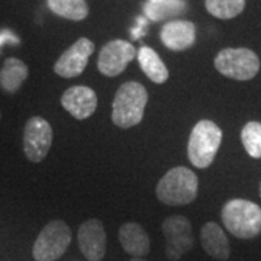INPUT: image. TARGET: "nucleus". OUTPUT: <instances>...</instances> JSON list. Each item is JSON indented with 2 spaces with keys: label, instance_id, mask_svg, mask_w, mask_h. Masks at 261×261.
I'll return each mask as SVG.
<instances>
[{
  "label": "nucleus",
  "instance_id": "f257e3e1",
  "mask_svg": "<svg viewBox=\"0 0 261 261\" xmlns=\"http://www.w3.org/2000/svg\"><path fill=\"white\" fill-rule=\"evenodd\" d=\"M148 102L147 89L138 82H126L116 90L112 103V121L122 128L129 129L137 126L145 112V106Z\"/></svg>",
  "mask_w": 261,
  "mask_h": 261
},
{
  "label": "nucleus",
  "instance_id": "f03ea898",
  "mask_svg": "<svg viewBox=\"0 0 261 261\" xmlns=\"http://www.w3.org/2000/svg\"><path fill=\"white\" fill-rule=\"evenodd\" d=\"M199 178L190 168L178 166L168 170L160 178L155 195L161 203L168 206H185L192 203L197 196Z\"/></svg>",
  "mask_w": 261,
  "mask_h": 261
},
{
  "label": "nucleus",
  "instance_id": "7ed1b4c3",
  "mask_svg": "<svg viewBox=\"0 0 261 261\" xmlns=\"http://www.w3.org/2000/svg\"><path fill=\"white\" fill-rule=\"evenodd\" d=\"M224 226L233 237L251 240L261 233V207L245 199H232L222 207Z\"/></svg>",
  "mask_w": 261,
  "mask_h": 261
},
{
  "label": "nucleus",
  "instance_id": "20e7f679",
  "mask_svg": "<svg viewBox=\"0 0 261 261\" xmlns=\"http://www.w3.org/2000/svg\"><path fill=\"white\" fill-rule=\"evenodd\" d=\"M222 142V129L209 119H202L190 132L187 157L196 168H207L214 163Z\"/></svg>",
  "mask_w": 261,
  "mask_h": 261
},
{
  "label": "nucleus",
  "instance_id": "39448f33",
  "mask_svg": "<svg viewBox=\"0 0 261 261\" xmlns=\"http://www.w3.org/2000/svg\"><path fill=\"white\" fill-rule=\"evenodd\" d=\"M215 68L228 79L247 82L260 71V58L248 48H225L215 57Z\"/></svg>",
  "mask_w": 261,
  "mask_h": 261
},
{
  "label": "nucleus",
  "instance_id": "423d86ee",
  "mask_svg": "<svg viewBox=\"0 0 261 261\" xmlns=\"http://www.w3.org/2000/svg\"><path fill=\"white\" fill-rule=\"evenodd\" d=\"M71 229L61 219L48 222L35 240L32 255L35 261H56L71 243Z\"/></svg>",
  "mask_w": 261,
  "mask_h": 261
},
{
  "label": "nucleus",
  "instance_id": "0eeeda50",
  "mask_svg": "<svg viewBox=\"0 0 261 261\" xmlns=\"http://www.w3.org/2000/svg\"><path fill=\"white\" fill-rule=\"evenodd\" d=\"M163 233L166 238V257L168 261L180 260L193 248L192 224L183 215H173L164 219Z\"/></svg>",
  "mask_w": 261,
  "mask_h": 261
},
{
  "label": "nucleus",
  "instance_id": "6e6552de",
  "mask_svg": "<svg viewBox=\"0 0 261 261\" xmlns=\"http://www.w3.org/2000/svg\"><path fill=\"white\" fill-rule=\"evenodd\" d=\"M54 132L49 122L41 116H32L23 129V152L32 163H41L53 145Z\"/></svg>",
  "mask_w": 261,
  "mask_h": 261
},
{
  "label": "nucleus",
  "instance_id": "1a4fd4ad",
  "mask_svg": "<svg viewBox=\"0 0 261 261\" xmlns=\"http://www.w3.org/2000/svg\"><path fill=\"white\" fill-rule=\"evenodd\" d=\"M135 57L134 45L125 39H113L105 44L99 53L97 68L106 77H116L125 71Z\"/></svg>",
  "mask_w": 261,
  "mask_h": 261
},
{
  "label": "nucleus",
  "instance_id": "9d476101",
  "mask_svg": "<svg viewBox=\"0 0 261 261\" xmlns=\"http://www.w3.org/2000/svg\"><path fill=\"white\" fill-rule=\"evenodd\" d=\"M94 53V44L89 38L77 39L71 47L64 51L57 60L54 71L63 79H73L80 75L89 64V58Z\"/></svg>",
  "mask_w": 261,
  "mask_h": 261
},
{
  "label": "nucleus",
  "instance_id": "9b49d317",
  "mask_svg": "<svg viewBox=\"0 0 261 261\" xmlns=\"http://www.w3.org/2000/svg\"><path fill=\"white\" fill-rule=\"evenodd\" d=\"M80 251L89 261H102L106 254V232L100 219H87L77 233Z\"/></svg>",
  "mask_w": 261,
  "mask_h": 261
},
{
  "label": "nucleus",
  "instance_id": "f8f14e48",
  "mask_svg": "<svg viewBox=\"0 0 261 261\" xmlns=\"http://www.w3.org/2000/svg\"><path fill=\"white\" fill-rule=\"evenodd\" d=\"M61 106L73 118L83 121L90 118L97 108V96L87 86H73L61 96Z\"/></svg>",
  "mask_w": 261,
  "mask_h": 261
},
{
  "label": "nucleus",
  "instance_id": "ddd939ff",
  "mask_svg": "<svg viewBox=\"0 0 261 261\" xmlns=\"http://www.w3.org/2000/svg\"><path fill=\"white\" fill-rule=\"evenodd\" d=\"M161 42L171 51H185L196 41L195 23L190 20L176 19L167 22L160 32Z\"/></svg>",
  "mask_w": 261,
  "mask_h": 261
},
{
  "label": "nucleus",
  "instance_id": "4468645a",
  "mask_svg": "<svg viewBox=\"0 0 261 261\" xmlns=\"http://www.w3.org/2000/svg\"><path fill=\"white\" fill-rule=\"evenodd\" d=\"M200 243L207 255L219 261H225L231 255L229 241L224 229L216 222H206L200 229Z\"/></svg>",
  "mask_w": 261,
  "mask_h": 261
},
{
  "label": "nucleus",
  "instance_id": "2eb2a0df",
  "mask_svg": "<svg viewBox=\"0 0 261 261\" xmlns=\"http://www.w3.org/2000/svg\"><path fill=\"white\" fill-rule=\"evenodd\" d=\"M119 243L125 252L134 258H142L148 255L151 244L148 233L137 222H126L119 228Z\"/></svg>",
  "mask_w": 261,
  "mask_h": 261
},
{
  "label": "nucleus",
  "instance_id": "dca6fc26",
  "mask_svg": "<svg viewBox=\"0 0 261 261\" xmlns=\"http://www.w3.org/2000/svg\"><path fill=\"white\" fill-rule=\"evenodd\" d=\"M187 9L186 0H148L144 6V13L152 22H170L183 16Z\"/></svg>",
  "mask_w": 261,
  "mask_h": 261
},
{
  "label": "nucleus",
  "instance_id": "f3484780",
  "mask_svg": "<svg viewBox=\"0 0 261 261\" xmlns=\"http://www.w3.org/2000/svg\"><path fill=\"white\" fill-rule=\"evenodd\" d=\"M29 68L22 60L9 57L0 68V89L5 93H16L28 79Z\"/></svg>",
  "mask_w": 261,
  "mask_h": 261
},
{
  "label": "nucleus",
  "instance_id": "a211bd4d",
  "mask_svg": "<svg viewBox=\"0 0 261 261\" xmlns=\"http://www.w3.org/2000/svg\"><path fill=\"white\" fill-rule=\"evenodd\" d=\"M138 63L144 74L148 77L151 82L157 84L166 83L168 80V68L163 63L160 56L149 47H141L138 51Z\"/></svg>",
  "mask_w": 261,
  "mask_h": 261
},
{
  "label": "nucleus",
  "instance_id": "6ab92c4d",
  "mask_svg": "<svg viewBox=\"0 0 261 261\" xmlns=\"http://www.w3.org/2000/svg\"><path fill=\"white\" fill-rule=\"evenodd\" d=\"M47 3L53 13L68 20H83L89 15L86 0H47Z\"/></svg>",
  "mask_w": 261,
  "mask_h": 261
},
{
  "label": "nucleus",
  "instance_id": "aec40b11",
  "mask_svg": "<svg viewBox=\"0 0 261 261\" xmlns=\"http://www.w3.org/2000/svg\"><path fill=\"white\" fill-rule=\"evenodd\" d=\"M206 10L218 19L237 18L245 9V0H205Z\"/></svg>",
  "mask_w": 261,
  "mask_h": 261
},
{
  "label": "nucleus",
  "instance_id": "412c9836",
  "mask_svg": "<svg viewBox=\"0 0 261 261\" xmlns=\"http://www.w3.org/2000/svg\"><path fill=\"white\" fill-rule=\"evenodd\" d=\"M241 141L245 151L252 159H261V123L247 122L241 130Z\"/></svg>",
  "mask_w": 261,
  "mask_h": 261
},
{
  "label": "nucleus",
  "instance_id": "4be33fe9",
  "mask_svg": "<svg viewBox=\"0 0 261 261\" xmlns=\"http://www.w3.org/2000/svg\"><path fill=\"white\" fill-rule=\"evenodd\" d=\"M8 42L19 44V39L15 37V34H12L9 31H2V32H0V47H2L3 44H8Z\"/></svg>",
  "mask_w": 261,
  "mask_h": 261
},
{
  "label": "nucleus",
  "instance_id": "5701e85b",
  "mask_svg": "<svg viewBox=\"0 0 261 261\" xmlns=\"http://www.w3.org/2000/svg\"><path fill=\"white\" fill-rule=\"evenodd\" d=\"M130 261H147V260H144V258H132Z\"/></svg>",
  "mask_w": 261,
  "mask_h": 261
},
{
  "label": "nucleus",
  "instance_id": "b1692460",
  "mask_svg": "<svg viewBox=\"0 0 261 261\" xmlns=\"http://www.w3.org/2000/svg\"><path fill=\"white\" fill-rule=\"evenodd\" d=\"M260 196H261V185H260Z\"/></svg>",
  "mask_w": 261,
  "mask_h": 261
},
{
  "label": "nucleus",
  "instance_id": "393cba45",
  "mask_svg": "<svg viewBox=\"0 0 261 261\" xmlns=\"http://www.w3.org/2000/svg\"><path fill=\"white\" fill-rule=\"evenodd\" d=\"M0 119H2V113H0Z\"/></svg>",
  "mask_w": 261,
  "mask_h": 261
}]
</instances>
